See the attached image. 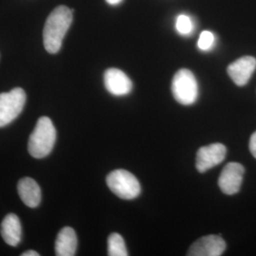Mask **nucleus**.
I'll use <instances>...</instances> for the list:
<instances>
[{
  "label": "nucleus",
  "instance_id": "obj_1",
  "mask_svg": "<svg viewBox=\"0 0 256 256\" xmlns=\"http://www.w3.org/2000/svg\"><path fill=\"white\" fill-rule=\"evenodd\" d=\"M74 19V10L66 6L56 7L46 18L43 32L44 46L48 54H57Z\"/></svg>",
  "mask_w": 256,
  "mask_h": 256
},
{
  "label": "nucleus",
  "instance_id": "obj_2",
  "mask_svg": "<svg viewBox=\"0 0 256 256\" xmlns=\"http://www.w3.org/2000/svg\"><path fill=\"white\" fill-rule=\"evenodd\" d=\"M56 129L48 117H41L30 134L28 144V150L32 156L43 158L50 155L54 146Z\"/></svg>",
  "mask_w": 256,
  "mask_h": 256
},
{
  "label": "nucleus",
  "instance_id": "obj_3",
  "mask_svg": "<svg viewBox=\"0 0 256 256\" xmlns=\"http://www.w3.org/2000/svg\"><path fill=\"white\" fill-rule=\"evenodd\" d=\"M172 92L176 101L183 106H191L198 100V84L191 70L182 68L174 74Z\"/></svg>",
  "mask_w": 256,
  "mask_h": 256
},
{
  "label": "nucleus",
  "instance_id": "obj_4",
  "mask_svg": "<svg viewBox=\"0 0 256 256\" xmlns=\"http://www.w3.org/2000/svg\"><path fill=\"white\" fill-rule=\"evenodd\" d=\"M110 190L122 200H134L140 192V185L136 176L124 169L111 172L106 176Z\"/></svg>",
  "mask_w": 256,
  "mask_h": 256
},
{
  "label": "nucleus",
  "instance_id": "obj_5",
  "mask_svg": "<svg viewBox=\"0 0 256 256\" xmlns=\"http://www.w3.org/2000/svg\"><path fill=\"white\" fill-rule=\"evenodd\" d=\"M26 102L24 90L16 88L0 93V128H4L20 115Z\"/></svg>",
  "mask_w": 256,
  "mask_h": 256
},
{
  "label": "nucleus",
  "instance_id": "obj_6",
  "mask_svg": "<svg viewBox=\"0 0 256 256\" xmlns=\"http://www.w3.org/2000/svg\"><path fill=\"white\" fill-rule=\"evenodd\" d=\"M226 153V147L221 144H212L207 146H202L196 154V166L198 171L204 173L220 164L224 160Z\"/></svg>",
  "mask_w": 256,
  "mask_h": 256
},
{
  "label": "nucleus",
  "instance_id": "obj_7",
  "mask_svg": "<svg viewBox=\"0 0 256 256\" xmlns=\"http://www.w3.org/2000/svg\"><path fill=\"white\" fill-rule=\"evenodd\" d=\"M245 169L238 162H230L226 165L218 178V186L226 194H234L240 190Z\"/></svg>",
  "mask_w": 256,
  "mask_h": 256
},
{
  "label": "nucleus",
  "instance_id": "obj_8",
  "mask_svg": "<svg viewBox=\"0 0 256 256\" xmlns=\"http://www.w3.org/2000/svg\"><path fill=\"white\" fill-rule=\"evenodd\" d=\"M226 250V242L218 236H207L196 240L189 248V256H220Z\"/></svg>",
  "mask_w": 256,
  "mask_h": 256
},
{
  "label": "nucleus",
  "instance_id": "obj_9",
  "mask_svg": "<svg viewBox=\"0 0 256 256\" xmlns=\"http://www.w3.org/2000/svg\"><path fill=\"white\" fill-rule=\"evenodd\" d=\"M104 82L106 90L114 96H124L132 90V82L122 70L108 68L104 75Z\"/></svg>",
  "mask_w": 256,
  "mask_h": 256
},
{
  "label": "nucleus",
  "instance_id": "obj_10",
  "mask_svg": "<svg viewBox=\"0 0 256 256\" xmlns=\"http://www.w3.org/2000/svg\"><path fill=\"white\" fill-rule=\"evenodd\" d=\"M256 68V58L252 56H243L230 64L227 72L236 86H243L250 81Z\"/></svg>",
  "mask_w": 256,
  "mask_h": 256
},
{
  "label": "nucleus",
  "instance_id": "obj_11",
  "mask_svg": "<svg viewBox=\"0 0 256 256\" xmlns=\"http://www.w3.org/2000/svg\"><path fill=\"white\" fill-rule=\"evenodd\" d=\"M18 191L21 200L30 208H36L41 202V189L36 182L30 178H23L19 180Z\"/></svg>",
  "mask_w": 256,
  "mask_h": 256
},
{
  "label": "nucleus",
  "instance_id": "obj_12",
  "mask_svg": "<svg viewBox=\"0 0 256 256\" xmlns=\"http://www.w3.org/2000/svg\"><path fill=\"white\" fill-rule=\"evenodd\" d=\"M1 236L12 247H16L22 239V227L18 216L14 214H7L1 223Z\"/></svg>",
  "mask_w": 256,
  "mask_h": 256
},
{
  "label": "nucleus",
  "instance_id": "obj_13",
  "mask_svg": "<svg viewBox=\"0 0 256 256\" xmlns=\"http://www.w3.org/2000/svg\"><path fill=\"white\" fill-rule=\"evenodd\" d=\"M77 250V236L70 227L61 230L55 241V254L57 256H74Z\"/></svg>",
  "mask_w": 256,
  "mask_h": 256
},
{
  "label": "nucleus",
  "instance_id": "obj_14",
  "mask_svg": "<svg viewBox=\"0 0 256 256\" xmlns=\"http://www.w3.org/2000/svg\"><path fill=\"white\" fill-rule=\"evenodd\" d=\"M108 252L110 256H128V252L126 243L122 236L113 232L108 240Z\"/></svg>",
  "mask_w": 256,
  "mask_h": 256
},
{
  "label": "nucleus",
  "instance_id": "obj_15",
  "mask_svg": "<svg viewBox=\"0 0 256 256\" xmlns=\"http://www.w3.org/2000/svg\"><path fill=\"white\" fill-rule=\"evenodd\" d=\"M176 30L182 36H191L194 30L192 18L187 14H180L176 19Z\"/></svg>",
  "mask_w": 256,
  "mask_h": 256
},
{
  "label": "nucleus",
  "instance_id": "obj_16",
  "mask_svg": "<svg viewBox=\"0 0 256 256\" xmlns=\"http://www.w3.org/2000/svg\"><path fill=\"white\" fill-rule=\"evenodd\" d=\"M216 44V36L210 30H203L198 41V48L202 52H209Z\"/></svg>",
  "mask_w": 256,
  "mask_h": 256
},
{
  "label": "nucleus",
  "instance_id": "obj_17",
  "mask_svg": "<svg viewBox=\"0 0 256 256\" xmlns=\"http://www.w3.org/2000/svg\"><path fill=\"white\" fill-rule=\"evenodd\" d=\"M250 153L256 158V131L252 135L250 140Z\"/></svg>",
  "mask_w": 256,
  "mask_h": 256
},
{
  "label": "nucleus",
  "instance_id": "obj_18",
  "mask_svg": "<svg viewBox=\"0 0 256 256\" xmlns=\"http://www.w3.org/2000/svg\"><path fill=\"white\" fill-rule=\"evenodd\" d=\"M21 256H39V254L36 250H27V252H23Z\"/></svg>",
  "mask_w": 256,
  "mask_h": 256
},
{
  "label": "nucleus",
  "instance_id": "obj_19",
  "mask_svg": "<svg viewBox=\"0 0 256 256\" xmlns=\"http://www.w3.org/2000/svg\"><path fill=\"white\" fill-rule=\"evenodd\" d=\"M110 5H118L122 0H106Z\"/></svg>",
  "mask_w": 256,
  "mask_h": 256
}]
</instances>
